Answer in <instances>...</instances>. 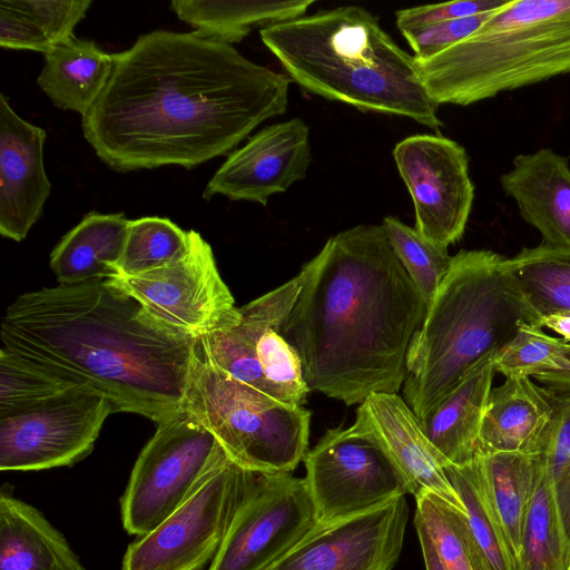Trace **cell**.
Returning a JSON list of instances; mask_svg holds the SVG:
<instances>
[{"mask_svg":"<svg viewBox=\"0 0 570 570\" xmlns=\"http://www.w3.org/2000/svg\"><path fill=\"white\" fill-rule=\"evenodd\" d=\"M114 59L81 127L97 157L119 173L191 169L229 155L287 108L286 73L196 31L154 30Z\"/></svg>","mask_w":570,"mask_h":570,"instance_id":"1","label":"cell"},{"mask_svg":"<svg viewBox=\"0 0 570 570\" xmlns=\"http://www.w3.org/2000/svg\"><path fill=\"white\" fill-rule=\"evenodd\" d=\"M302 287L282 327L307 389L345 405L397 393L428 306L381 225L331 236L299 272Z\"/></svg>","mask_w":570,"mask_h":570,"instance_id":"2","label":"cell"},{"mask_svg":"<svg viewBox=\"0 0 570 570\" xmlns=\"http://www.w3.org/2000/svg\"><path fill=\"white\" fill-rule=\"evenodd\" d=\"M1 352L102 393L115 412L159 424L183 410L197 341L110 279L21 294L0 326Z\"/></svg>","mask_w":570,"mask_h":570,"instance_id":"3","label":"cell"},{"mask_svg":"<svg viewBox=\"0 0 570 570\" xmlns=\"http://www.w3.org/2000/svg\"><path fill=\"white\" fill-rule=\"evenodd\" d=\"M288 78L305 91L361 111L443 127L414 56L363 7L344 6L259 31Z\"/></svg>","mask_w":570,"mask_h":570,"instance_id":"4","label":"cell"},{"mask_svg":"<svg viewBox=\"0 0 570 570\" xmlns=\"http://www.w3.org/2000/svg\"><path fill=\"white\" fill-rule=\"evenodd\" d=\"M503 256L462 249L428 306L406 354L403 399L420 420L523 323L540 325L501 267Z\"/></svg>","mask_w":570,"mask_h":570,"instance_id":"5","label":"cell"},{"mask_svg":"<svg viewBox=\"0 0 570 570\" xmlns=\"http://www.w3.org/2000/svg\"><path fill=\"white\" fill-rule=\"evenodd\" d=\"M416 63L438 105L469 106L570 73V0H509L471 36Z\"/></svg>","mask_w":570,"mask_h":570,"instance_id":"6","label":"cell"},{"mask_svg":"<svg viewBox=\"0 0 570 570\" xmlns=\"http://www.w3.org/2000/svg\"><path fill=\"white\" fill-rule=\"evenodd\" d=\"M183 409L248 470L292 473L307 453L308 410L234 380L204 360L197 345Z\"/></svg>","mask_w":570,"mask_h":570,"instance_id":"7","label":"cell"},{"mask_svg":"<svg viewBox=\"0 0 570 570\" xmlns=\"http://www.w3.org/2000/svg\"><path fill=\"white\" fill-rule=\"evenodd\" d=\"M301 287L298 273L239 307L240 321L199 338L198 354L234 380L281 402L303 406L309 390L302 363L282 334Z\"/></svg>","mask_w":570,"mask_h":570,"instance_id":"8","label":"cell"},{"mask_svg":"<svg viewBox=\"0 0 570 570\" xmlns=\"http://www.w3.org/2000/svg\"><path fill=\"white\" fill-rule=\"evenodd\" d=\"M257 473L224 449L191 495L127 547L121 570H203L209 566Z\"/></svg>","mask_w":570,"mask_h":570,"instance_id":"9","label":"cell"},{"mask_svg":"<svg viewBox=\"0 0 570 570\" xmlns=\"http://www.w3.org/2000/svg\"><path fill=\"white\" fill-rule=\"evenodd\" d=\"M223 450L185 409L157 424L119 500L124 530L137 538L157 528L191 495Z\"/></svg>","mask_w":570,"mask_h":570,"instance_id":"10","label":"cell"},{"mask_svg":"<svg viewBox=\"0 0 570 570\" xmlns=\"http://www.w3.org/2000/svg\"><path fill=\"white\" fill-rule=\"evenodd\" d=\"M303 461L321 524L363 514L411 494L407 479L387 450L357 422L328 429Z\"/></svg>","mask_w":570,"mask_h":570,"instance_id":"11","label":"cell"},{"mask_svg":"<svg viewBox=\"0 0 570 570\" xmlns=\"http://www.w3.org/2000/svg\"><path fill=\"white\" fill-rule=\"evenodd\" d=\"M114 413L99 391L73 385L19 412L0 416V470L72 466L88 456Z\"/></svg>","mask_w":570,"mask_h":570,"instance_id":"12","label":"cell"},{"mask_svg":"<svg viewBox=\"0 0 570 570\" xmlns=\"http://www.w3.org/2000/svg\"><path fill=\"white\" fill-rule=\"evenodd\" d=\"M188 253L156 269L110 279L166 325L199 340L236 325L239 307L218 272L210 245L189 230Z\"/></svg>","mask_w":570,"mask_h":570,"instance_id":"13","label":"cell"},{"mask_svg":"<svg viewBox=\"0 0 570 570\" xmlns=\"http://www.w3.org/2000/svg\"><path fill=\"white\" fill-rule=\"evenodd\" d=\"M320 525L304 478L258 472L207 570H268Z\"/></svg>","mask_w":570,"mask_h":570,"instance_id":"14","label":"cell"},{"mask_svg":"<svg viewBox=\"0 0 570 570\" xmlns=\"http://www.w3.org/2000/svg\"><path fill=\"white\" fill-rule=\"evenodd\" d=\"M393 158L413 202L415 229L444 248L460 240L474 199L465 149L441 135L420 134L397 142Z\"/></svg>","mask_w":570,"mask_h":570,"instance_id":"15","label":"cell"},{"mask_svg":"<svg viewBox=\"0 0 570 570\" xmlns=\"http://www.w3.org/2000/svg\"><path fill=\"white\" fill-rule=\"evenodd\" d=\"M405 495L337 522L321 524L268 570H391L403 547Z\"/></svg>","mask_w":570,"mask_h":570,"instance_id":"16","label":"cell"},{"mask_svg":"<svg viewBox=\"0 0 570 570\" xmlns=\"http://www.w3.org/2000/svg\"><path fill=\"white\" fill-rule=\"evenodd\" d=\"M311 160L309 128L303 119L267 126L228 155L203 197L223 195L265 206L271 196L305 178Z\"/></svg>","mask_w":570,"mask_h":570,"instance_id":"17","label":"cell"},{"mask_svg":"<svg viewBox=\"0 0 570 570\" xmlns=\"http://www.w3.org/2000/svg\"><path fill=\"white\" fill-rule=\"evenodd\" d=\"M43 128L22 119L0 95V234L23 240L43 213L51 184L43 165Z\"/></svg>","mask_w":570,"mask_h":570,"instance_id":"18","label":"cell"},{"mask_svg":"<svg viewBox=\"0 0 570 570\" xmlns=\"http://www.w3.org/2000/svg\"><path fill=\"white\" fill-rule=\"evenodd\" d=\"M355 422L384 445L407 479L415 499L432 492L466 514L443 469L450 463L430 443L403 397L397 393L371 394L358 405Z\"/></svg>","mask_w":570,"mask_h":570,"instance_id":"19","label":"cell"},{"mask_svg":"<svg viewBox=\"0 0 570 570\" xmlns=\"http://www.w3.org/2000/svg\"><path fill=\"white\" fill-rule=\"evenodd\" d=\"M507 196L523 220L542 236V243L570 247V164L550 148L514 157L500 176Z\"/></svg>","mask_w":570,"mask_h":570,"instance_id":"20","label":"cell"},{"mask_svg":"<svg viewBox=\"0 0 570 570\" xmlns=\"http://www.w3.org/2000/svg\"><path fill=\"white\" fill-rule=\"evenodd\" d=\"M556 400V393L531 377H508L492 387L480 432V456L502 452L539 454Z\"/></svg>","mask_w":570,"mask_h":570,"instance_id":"21","label":"cell"},{"mask_svg":"<svg viewBox=\"0 0 570 570\" xmlns=\"http://www.w3.org/2000/svg\"><path fill=\"white\" fill-rule=\"evenodd\" d=\"M499 352L484 357L424 417L420 425L436 452L463 466L478 456L480 432L495 375Z\"/></svg>","mask_w":570,"mask_h":570,"instance_id":"22","label":"cell"},{"mask_svg":"<svg viewBox=\"0 0 570 570\" xmlns=\"http://www.w3.org/2000/svg\"><path fill=\"white\" fill-rule=\"evenodd\" d=\"M0 570H88L66 537L33 505L0 490Z\"/></svg>","mask_w":570,"mask_h":570,"instance_id":"23","label":"cell"},{"mask_svg":"<svg viewBox=\"0 0 570 570\" xmlns=\"http://www.w3.org/2000/svg\"><path fill=\"white\" fill-rule=\"evenodd\" d=\"M128 224L122 213L86 214L50 254L58 283L73 285L117 275Z\"/></svg>","mask_w":570,"mask_h":570,"instance_id":"24","label":"cell"},{"mask_svg":"<svg viewBox=\"0 0 570 570\" xmlns=\"http://www.w3.org/2000/svg\"><path fill=\"white\" fill-rule=\"evenodd\" d=\"M43 56L38 86L57 108L85 116L110 78L114 53L92 40L73 37Z\"/></svg>","mask_w":570,"mask_h":570,"instance_id":"25","label":"cell"},{"mask_svg":"<svg viewBox=\"0 0 570 570\" xmlns=\"http://www.w3.org/2000/svg\"><path fill=\"white\" fill-rule=\"evenodd\" d=\"M484 493L503 530L518 570L529 507L542 466L541 454L502 452L476 458Z\"/></svg>","mask_w":570,"mask_h":570,"instance_id":"26","label":"cell"},{"mask_svg":"<svg viewBox=\"0 0 570 570\" xmlns=\"http://www.w3.org/2000/svg\"><path fill=\"white\" fill-rule=\"evenodd\" d=\"M313 3L314 0H174L170 9L197 33L232 46L254 30L303 17Z\"/></svg>","mask_w":570,"mask_h":570,"instance_id":"27","label":"cell"},{"mask_svg":"<svg viewBox=\"0 0 570 570\" xmlns=\"http://www.w3.org/2000/svg\"><path fill=\"white\" fill-rule=\"evenodd\" d=\"M501 267L539 322L570 315V247L541 243L504 258Z\"/></svg>","mask_w":570,"mask_h":570,"instance_id":"28","label":"cell"},{"mask_svg":"<svg viewBox=\"0 0 570 570\" xmlns=\"http://www.w3.org/2000/svg\"><path fill=\"white\" fill-rule=\"evenodd\" d=\"M569 567L570 550L554 484L542 459L523 532L522 570H568Z\"/></svg>","mask_w":570,"mask_h":570,"instance_id":"29","label":"cell"},{"mask_svg":"<svg viewBox=\"0 0 570 570\" xmlns=\"http://www.w3.org/2000/svg\"><path fill=\"white\" fill-rule=\"evenodd\" d=\"M415 518L429 533L445 570H491L466 514L425 492L416 498Z\"/></svg>","mask_w":570,"mask_h":570,"instance_id":"30","label":"cell"},{"mask_svg":"<svg viewBox=\"0 0 570 570\" xmlns=\"http://www.w3.org/2000/svg\"><path fill=\"white\" fill-rule=\"evenodd\" d=\"M189 246V230L169 218L146 216L129 220L117 275L134 276L156 269L183 258Z\"/></svg>","mask_w":570,"mask_h":570,"instance_id":"31","label":"cell"},{"mask_svg":"<svg viewBox=\"0 0 570 570\" xmlns=\"http://www.w3.org/2000/svg\"><path fill=\"white\" fill-rule=\"evenodd\" d=\"M443 469L465 507L471 531L491 570H518L503 530L484 493L476 459L463 466L448 464Z\"/></svg>","mask_w":570,"mask_h":570,"instance_id":"32","label":"cell"},{"mask_svg":"<svg viewBox=\"0 0 570 570\" xmlns=\"http://www.w3.org/2000/svg\"><path fill=\"white\" fill-rule=\"evenodd\" d=\"M382 225L395 256L429 306L451 266L448 248L428 240L396 217H384Z\"/></svg>","mask_w":570,"mask_h":570,"instance_id":"33","label":"cell"},{"mask_svg":"<svg viewBox=\"0 0 570 570\" xmlns=\"http://www.w3.org/2000/svg\"><path fill=\"white\" fill-rule=\"evenodd\" d=\"M570 343L546 334L542 327L523 323L512 341L494 360L495 372L508 377H533L537 374L564 370Z\"/></svg>","mask_w":570,"mask_h":570,"instance_id":"34","label":"cell"},{"mask_svg":"<svg viewBox=\"0 0 570 570\" xmlns=\"http://www.w3.org/2000/svg\"><path fill=\"white\" fill-rule=\"evenodd\" d=\"M71 386L0 351V416L24 410Z\"/></svg>","mask_w":570,"mask_h":570,"instance_id":"35","label":"cell"},{"mask_svg":"<svg viewBox=\"0 0 570 570\" xmlns=\"http://www.w3.org/2000/svg\"><path fill=\"white\" fill-rule=\"evenodd\" d=\"M27 14L53 47L75 37V27L85 18L90 0H4Z\"/></svg>","mask_w":570,"mask_h":570,"instance_id":"36","label":"cell"},{"mask_svg":"<svg viewBox=\"0 0 570 570\" xmlns=\"http://www.w3.org/2000/svg\"><path fill=\"white\" fill-rule=\"evenodd\" d=\"M494 11L401 32L414 51L415 59L428 60L471 36Z\"/></svg>","mask_w":570,"mask_h":570,"instance_id":"37","label":"cell"},{"mask_svg":"<svg viewBox=\"0 0 570 570\" xmlns=\"http://www.w3.org/2000/svg\"><path fill=\"white\" fill-rule=\"evenodd\" d=\"M509 0H462L428 4L396 11L400 31L440 23L443 21L473 17L494 11Z\"/></svg>","mask_w":570,"mask_h":570,"instance_id":"38","label":"cell"},{"mask_svg":"<svg viewBox=\"0 0 570 570\" xmlns=\"http://www.w3.org/2000/svg\"><path fill=\"white\" fill-rule=\"evenodd\" d=\"M540 454L553 481L570 464V394H557L548 436Z\"/></svg>","mask_w":570,"mask_h":570,"instance_id":"39","label":"cell"},{"mask_svg":"<svg viewBox=\"0 0 570 570\" xmlns=\"http://www.w3.org/2000/svg\"><path fill=\"white\" fill-rule=\"evenodd\" d=\"M0 46L27 49L43 55L53 49L42 30L23 12L0 1Z\"/></svg>","mask_w":570,"mask_h":570,"instance_id":"40","label":"cell"},{"mask_svg":"<svg viewBox=\"0 0 570 570\" xmlns=\"http://www.w3.org/2000/svg\"><path fill=\"white\" fill-rule=\"evenodd\" d=\"M553 484L567 543L570 550V464L563 473L553 481Z\"/></svg>","mask_w":570,"mask_h":570,"instance_id":"41","label":"cell"},{"mask_svg":"<svg viewBox=\"0 0 570 570\" xmlns=\"http://www.w3.org/2000/svg\"><path fill=\"white\" fill-rule=\"evenodd\" d=\"M569 366L564 370L549 371L533 376V379L549 391L560 394H570V347L566 354Z\"/></svg>","mask_w":570,"mask_h":570,"instance_id":"42","label":"cell"},{"mask_svg":"<svg viewBox=\"0 0 570 570\" xmlns=\"http://www.w3.org/2000/svg\"><path fill=\"white\" fill-rule=\"evenodd\" d=\"M414 524L421 544L425 570H445L432 543V540L425 528L419 519L414 517Z\"/></svg>","mask_w":570,"mask_h":570,"instance_id":"43","label":"cell"},{"mask_svg":"<svg viewBox=\"0 0 570 570\" xmlns=\"http://www.w3.org/2000/svg\"><path fill=\"white\" fill-rule=\"evenodd\" d=\"M541 327H547L570 343V315H551L540 320Z\"/></svg>","mask_w":570,"mask_h":570,"instance_id":"44","label":"cell"},{"mask_svg":"<svg viewBox=\"0 0 570 570\" xmlns=\"http://www.w3.org/2000/svg\"><path fill=\"white\" fill-rule=\"evenodd\" d=\"M568 570H570V567H569V569H568Z\"/></svg>","mask_w":570,"mask_h":570,"instance_id":"45","label":"cell"}]
</instances>
